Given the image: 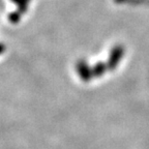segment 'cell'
Instances as JSON below:
<instances>
[{
	"instance_id": "cell-2",
	"label": "cell",
	"mask_w": 149,
	"mask_h": 149,
	"mask_svg": "<svg viewBox=\"0 0 149 149\" xmlns=\"http://www.w3.org/2000/svg\"><path fill=\"white\" fill-rule=\"evenodd\" d=\"M78 72H79L82 80H84V81H88L92 77V74H91L92 72H91L90 68H89L88 64L85 61H80L78 63Z\"/></svg>"
},
{
	"instance_id": "cell-1",
	"label": "cell",
	"mask_w": 149,
	"mask_h": 149,
	"mask_svg": "<svg viewBox=\"0 0 149 149\" xmlns=\"http://www.w3.org/2000/svg\"><path fill=\"white\" fill-rule=\"evenodd\" d=\"M122 55H123V49L121 47H115L114 49H113V51L111 52V55H110L108 68L114 70L116 68V65L118 64V62L120 61Z\"/></svg>"
},
{
	"instance_id": "cell-3",
	"label": "cell",
	"mask_w": 149,
	"mask_h": 149,
	"mask_svg": "<svg viewBox=\"0 0 149 149\" xmlns=\"http://www.w3.org/2000/svg\"><path fill=\"white\" fill-rule=\"evenodd\" d=\"M106 68H106L102 63H100V64H97L95 68H93V74H95V76H97V77H98V76H102V74L105 72Z\"/></svg>"
}]
</instances>
